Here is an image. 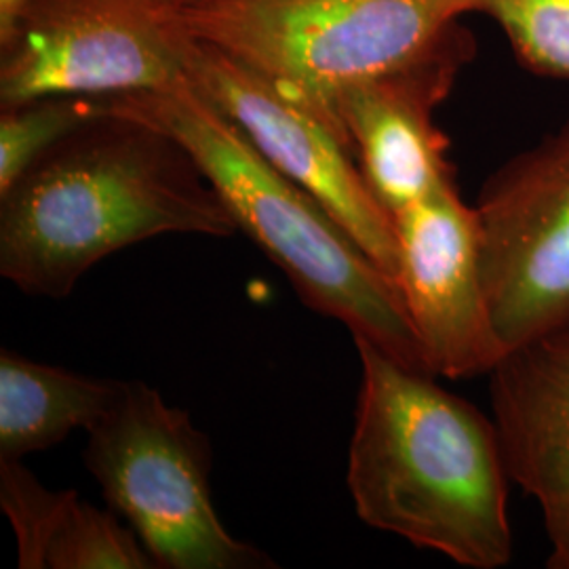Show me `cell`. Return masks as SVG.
<instances>
[{
	"label": "cell",
	"mask_w": 569,
	"mask_h": 569,
	"mask_svg": "<svg viewBox=\"0 0 569 569\" xmlns=\"http://www.w3.org/2000/svg\"><path fill=\"white\" fill-rule=\"evenodd\" d=\"M237 230L180 140L102 100L0 197V274L28 296L63 298L129 244Z\"/></svg>",
	"instance_id": "1"
},
{
	"label": "cell",
	"mask_w": 569,
	"mask_h": 569,
	"mask_svg": "<svg viewBox=\"0 0 569 569\" xmlns=\"http://www.w3.org/2000/svg\"><path fill=\"white\" fill-rule=\"evenodd\" d=\"M346 483L359 519L470 569L512 559L510 477L493 420L367 340Z\"/></svg>",
	"instance_id": "2"
},
{
	"label": "cell",
	"mask_w": 569,
	"mask_h": 569,
	"mask_svg": "<svg viewBox=\"0 0 569 569\" xmlns=\"http://www.w3.org/2000/svg\"><path fill=\"white\" fill-rule=\"evenodd\" d=\"M103 103L154 122L180 140L239 230L283 270L310 310L340 321L355 340H367L397 361L432 373L395 281L323 204L268 163L237 122L192 82L103 98Z\"/></svg>",
	"instance_id": "3"
},
{
	"label": "cell",
	"mask_w": 569,
	"mask_h": 569,
	"mask_svg": "<svg viewBox=\"0 0 569 569\" xmlns=\"http://www.w3.org/2000/svg\"><path fill=\"white\" fill-rule=\"evenodd\" d=\"M470 13V0H211L183 18L194 39L279 84L340 133L333 103L342 91L413 60Z\"/></svg>",
	"instance_id": "4"
},
{
	"label": "cell",
	"mask_w": 569,
	"mask_h": 569,
	"mask_svg": "<svg viewBox=\"0 0 569 569\" xmlns=\"http://www.w3.org/2000/svg\"><path fill=\"white\" fill-rule=\"evenodd\" d=\"M84 465L157 568H277L220 521L209 488L211 443L159 390L122 382L114 403L87 430Z\"/></svg>",
	"instance_id": "5"
},
{
	"label": "cell",
	"mask_w": 569,
	"mask_h": 569,
	"mask_svg": "<svg viewBox=\"0 0 569 569\" xmlns=\"http://www.w3.org/2000/svg\"><path fill=\"white\" fill-rule=\"evenodd\" d=\"M194 41L169 0H32L0 41V106L164 91L188 79Z\"/></svg>",
	"instance_id": "6"
},
{
	"label": "cell",
	"mask_w": 569,
	"mask_h": 569,
	"mask_svg": "<svg viewBox=\"0 0 569 569\" xmlns=\"http://www.w3.org/2000/svg\"><path fill=\"white\" fill-rule=\"evenodd\" d=\"M475 209L505 352L569 327V119L498 167Z\"/></svg>",
	"instance_id": "7"
},
{
	"label": "cell",
	"mask_w": 569,
	"mask_h": 569,
	"mask_svg": "<svg viewBox=\"0 0 569 569\" xmlns=\"http://www.w3.org/2000/svg\"><path fill=\"white\" fill-rule=\"evenodd\" d=\"M188 81L237 122L268 163L323 204L395 281V220L367 186L350 146L326 119L199 39L190 51Z\"/></svg>",
	"instance_id": "8"
},
{
	"label": "cell",
	"mask_w": 569,
	"mask_h": 569,
	"mask_svg": "<svg viewBox=\"0 0 569 569\" xmlns=\"http://www.w3.org/2000/svg\"><path fill=\"white\" fill-rule=\"evenodd\" d=\"M395 283L435 376H489L505 355L489 306L481 224L456 182L395 216Z\"/></svg>",
	"instance_id": "9"
},
{
	"label": "cell",
	"mask_w": 569,
	"mask_h": 569,
	"mask_svg": "<svg viewBox=\"0 0 569 569\" xmlns=\"http://www.w3.org/2000/svg\"><path fill=\"white\" fill-rule=\"evenodd\" d=\"M475 53L470 30L456 21L413 60L346 89L333 103L342 138L392 220L456 182L449 138L435 114Z\"/></svg>",
	"instance_id": "10"
},
{
	"label": "cell",
	"mask_w": 569,
	"mask_h": 569,
	"mask_svg": "<svg viewBox=\"0 0 569 569\" xmlns=\"http://www.w3.org/2000/svg\"><path fill=\"white\" fill-rule=\"evenodd\" d=\"M510 483L533 498L550 569H569V327L509 348L489 371Z\"/></svg>",
	"instance_id": "11"
},
{
	"label": "cell",
	"mask_w": 569,
	"mask_h": 569,
	"mask_svg": "<svg viewBox=\"0 0 569 569\" xmlns=\"http://www.w3.org/2000/svg\"><path fill=\"white\" fill-rule=\"evenodd\" d=\"M122 380L89 378L63 367L0 352V460L53 448L72 430L93 427L114 403Z\"/></svg>",
	"instance_id": "12"
},
{
	"label": "cell",
	"mask_w": 569,
	"mask_h": 569,
	"mask_svg": "<svg viewBox=\"0 0 569 569\" xmlns=\"http://www.w3.org/2000/svg\"><path fill=\"white\" fill-rule=\"evenodd\" d=\"M0 197L26 176V171L102 110L100 98L47 96L28 102L0 106Z\"/></svg>",
	"instance_id": "13"
},
{
	"label": "cell",
	"mask_w": 569,
	"mask_h": 569,
	"mask_svg": "<svg viewBox=\"0 0 569 569\" xmlns=\"http://www.w3.org/2000/svg\"><path fill=\"white\" fill-rule=\"evenodd\" d=\"M51 569H152L140 536L119 517L72 496L44 555Z\"/></svg>",
	"instance_id": "14"
},
{
	"label": "cell",
	"mask_w": 569,
	"mask_h": 569,
	"mask_svg": "<svg viewBox=\"0 0 569 569\" xmlns=\"http://www.w3.org/2000/svg\"><path fill=\"white\" fill-rule=\"evenodd\" d=\"M507 34L519 63L547 79L569 81V0H470Z\"/></svg>",
	"instance_id": "15"
},
{
	"label": "cell",
	"mask_w": 569,
	"mask_h": 569,
	"mask_svg": "<svg viewBox=\"0 0 569 569\" xmlns=\"http://www.w3.org/2000/svg\"><path fill=\"white\" fill-rule=\"evenodd\" d=\"M74 493L44 488L21 460H0V507L16 531L21 569L47 568V547Z\"/></svg>",
	"instance_id": "16"
},
{
	"label": "cell",
	"mask_w": 569,
	"mask_h": 569,
	"mask_svg": "<svg viewBox=\"0 0 569 569\" xmlns=\"http://www.w3.org/2000/svg\"><path fill=\"white\" fill-rule=\"evenodd\" d=\"M32 0H0V41H4Z\"/></svg>",
	"instance_id": "17"
},
{
	"label": "cell",
	"mask_w": 569,
	"mask_h": 569,
	"mask_svg": "<svg viewBox=\"0 0 569 569\" xmlns=\"http://www.w3.org/2000/svg\"><path fill=\"white\" fill-rule=\"evenodd\" d=\"M171 4H176V7H180L182 11H188V9H194V7H201L204 2H211V0H169Z\"/></svg>",
	"instance_id": "18"
}]
</instances>
